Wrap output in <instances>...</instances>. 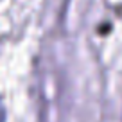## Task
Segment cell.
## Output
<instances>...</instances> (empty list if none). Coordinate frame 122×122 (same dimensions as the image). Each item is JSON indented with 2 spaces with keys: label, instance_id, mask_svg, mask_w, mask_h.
I'll use <instances>...</instances> for the list:
<instances>
[{
  "label": "cell",
  "instance_id": "cell-1",
  "mask_svg": "<svg viewBox=\"0 0 122 122\" xmlns=\"http://www.w3.org/2000/svg\"><path fill=\"white\" fill-rule=\"evenodd\" d=\"M4 120H5V111L2 108V104H0V122H4Z\"/></svg>",
  "mask_w": 122,
  "mask_h": 122
}]
</instances>
